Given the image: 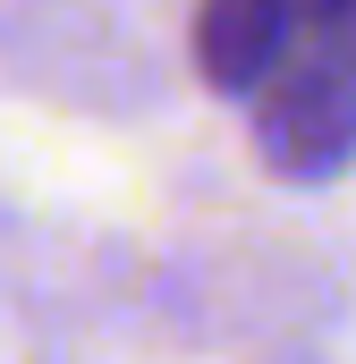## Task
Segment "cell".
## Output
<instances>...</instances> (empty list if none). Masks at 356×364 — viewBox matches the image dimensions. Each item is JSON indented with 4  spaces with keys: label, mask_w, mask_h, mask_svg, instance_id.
Here are the masks:
<instances>
[{
    "label": "cell",
    "mask_w": 356,
    "mask_h": 364,
    "mask_svg": "<svg viewBox=\"0 0 356 364\" xmlns=\"http://www.w3.org/2000/svg\"><path fill=\"white\" fill-rule=\"evenodd\" d=\"M255 93L271 153L288 170H331L356 144V0H288V34Z\"/></svg>",
    "instance_id": "6da1fadb"
},
{
    "label": "cell",
    "mask_w": 356,
    "mask_h": 364,
    "mask_svg": "<svg viewBox=\"0 0 356 364\" xmlns=\"http://www.w3.org/2000/svg\"><path fill=\"white\" fill-rule=\"evenodd\" d=\"M280 34H288V0H212L204 9V68L221 85H263Z\"/></svg>",
    "instance_id": "7a4b0ae2"
}]
</instances>
